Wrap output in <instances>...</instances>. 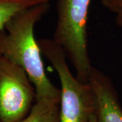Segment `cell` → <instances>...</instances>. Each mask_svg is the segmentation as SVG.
<instances>
[{
	"mask_svg": "<svg viewBox=\"0 0 122 122\" xmlns=\"http://www.w3.org/2000/svg\"><path fill=\"white\" fill-rule=\"evenodd\" d=\"M41 54L50 62L61 82V122H90L96 98L89 82H82L69 69L64 51L52 39L37 40Z\"/></svg>",
	"mask_w": 122,
	"mask_h": 122,
	"instance_id": "cell-3",
	"label": "cell"
},
{
	"mask_svg": "<svg viewBox=\"0 0 122 122\" xmlns=\"http://www.w3.org/2000/svg\"><path fill=\"white\" fill-rule=\"evenodd\" d=\"M101 3L105 8L115 14L122 8V0H101Z\"/></svg>",
	"mask_w": 122,
	"mask_h": 122,
	"instance_id": "cell-8",
	"label": "cell"
},
{
	"mask_svg": "<svg viewBox=\"0 0 122 122\" xmlns=\"http://www.w3.org/2000/svg\"><path fill=\"white\" fill-rule=\"evenodd\" d=\"M96 98L97 122H122V107L111 79L93 67L88 79Z\"/></svg>",
	"mask_w": 122,
	"mask_h": 122,
	"instance_id": "cell-5",
	"label": "cell"
},
{
	"mask_svg": "<svg viewBox=\"0 0 122 122\" xmlns=\"http://www.w3.org/2000/svg\"><path fill=\"white\" fill-rule=\"evenodd\" d=\"M115 14H116V17H115L116 23L119 27L122 28V8L117 13H115Z\"/></svg>",
	"mask_w": 122,
	"mask_h": 122,
	"instance_id": "cell-9",
	"label": "cell"
},
{
	"mask_svg": "<svg viewBox=\"0 0 122 122\" xmlns=\"http://www.w3.org/2000/svg\"><path fill=\"white\" fill-rule=\"evenodd\" d=\"M18 122H61L60 101L35 100L28 115Z\"/></svg>",
	"mask_w": 122,
	"mask_h": 122,
	"instance_id": "cell-6",
	"label": "cell"
},
{
	"mask_svg": "<svg viewBox=\"0 0 122 122\" xmlns=\"http://www.w3.org/2000/svg\"><path fill=\"white\" fill-rule=\"evenodd\" d=\"M90 122H97V120H96V113H94L92 115L91 119H90Z\"/></svg>",
	"mask_w": 122,
	"mask_h": 122,
	"instance_id": "cell-10",
	"label": "cell"
},
{
	"mask_svg": "<svg viewBox=\"0 0 122 122\" xmlns=\"http://www.w3.org/2000/svg\"><path fill=\"white\" fill-rule=\"evenodd\" d=\"M50 0H0V30L18 13L30 7Z\"/></svg>",
	"mask_w": 122,
	"mask_h": 122,
	"instance_id": "cell-7",
	"label": "cell"
},
{
	"mask_svg": "<svg viewBox=\"0 0 122 122\" xmlns=\"http://www.w3.org/2000/svg\"><path fill=\"white\" fill-rule=\"evenodd\" d=\"M50 1L35 5L12 17L0 30V56L20 66L35 88V100L61 101V90L56 87L45 72L41 52L35 39V25L46 14Z\"/></svg>",
	"mask_w": 122,
	"mask_h": 122,
	"instance_id": "cell-1",
	"label": "cell"
},
{
	"mask_svg": "<svg viewBox=\"0 0 122 122\" xmlns=\"http://www.w3.org/2000/svg\"><path fill=\"white\" fill-rule=\"evenodd\" d=\"M35 88L20 66L0 56V122H18L34 104Z\"/></svg>",
	"mask_w": 122,
	"mask_h": 122,
	"instance_id": "cell-4",
	"label": "cell"
},
{
	"mask_svg": "<svg viewBox=\"0 0 122 122\" xmlns=\"http://www.w3.org/2000/svg\"><path fill=\"white\" fill-rule=\"evenodd\" d=\"M92 0H57V20L52 40L61 46L75 70L88 82L93 69L88 52L87 21Z\"/></svg>",
	"mask_w": 122,
	"mask_h": 122,
	"instance_id": "cell-2",
	"label": "cell"
}]
</instances>
